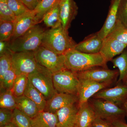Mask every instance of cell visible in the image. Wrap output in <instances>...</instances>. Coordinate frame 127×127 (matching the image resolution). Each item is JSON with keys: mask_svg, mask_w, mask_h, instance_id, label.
Instances as JSON below:
<instances>
[{"mask_svg": "<svg viewBox=\"0 0 127 127\" xmlns=\"http://www.w3.org/2000/svg\"><path fill=\"white\" fill-rule=\"evenodd\" d=\"M117 20L127 27V0H121L119 7Z\"/></svg>", "mask_w": 127, "mask_h": 127, "instance_id": "obj_35", "label": "cell"}, {"mask_svg": "<svg viewBox=\"0 0 127 127\" xmlns=\"http://www.w3.org/2000/svg\"><path fill=\"white\" fill-rule=\"evenodd\" d=\"M12 53L10 51L0 55V81L5 73L12 68Z\"/></svg>", "mask_w": 127, "mask_h": 127, "instance_id": "obj_32", "label": "cell"}, {"mask_svg": "<svg viewBox=\"0 0 127 127\" xmlns=\"http://www.w3.org/2000/svg\"><path fill=\"white\" fill-rule=\"evenodd\" d=\"M12 67L16 76L30 73L46 69L37 62L33 52H13Z\"/></svg>", "mask_w": 127, "mask_h": 127, "instance_id": "obj_5", "label": "cell"}, {"mask_svg": "<svg viewBox=\"0 0 127 127\" xmlns=\"http://www.w3.org/2000/svg\"><path fill=\"white\" fill-rule=\"evenodd\" d=\"M12 122L17 127H32L31 118L17 108L13 110Z\"/></svg>", "mask_w": 127, "mask_h": 127, "instance_id": "obj_29", "label": "cell"}, {"mask_svg": "<svg viewBox=\"0 0 127 127\" xmlns=\"http://www.w3.org/2000/svg\"><path fill=\"white\" fill-rule=\"evenodd\" d=\"M107 36L116 39L127 45V27L117 20Z\"/></svg>", "mask_w": 127, "mask_h": 127, "instance_id": "obj_27", "label": "cell"}, {"mask_svg": "<svg viewBox=\"0 0 127 127\" xmlns=\"http://www.w3.org/2000/svg\"><path fill=\"white\" fill-rule=\"evenodd\" d=\"M52 74L50 71L45 69L34 72L28 75L29 81L47 100L57 93L53 86Z\"/></svg>", "mask_w": 127, "mask_h": 127, "instance_id": "obj_8", "label": "cell"}, {"mask_svg": "<svg viewBox=\"0 0 127 127\" xmlns=\"http://www.w3.org/2000/svg\"><path fill=\"white\" fill-rule=\"evenodd\" d=\"M17 127L15 124L12 122L10 123L9 124H7V125H5L3 127Z\"/></svg>", "mask_w": 127, "mask_h": 127, "instance_id": "obj_42", "label": "cell"}, {"mask_svg": "<svg viewBox=\"0 0 127 127\" xmlns=\"http://www.w3.org/2000/svg\"><path fill=\"white\" fill-rule=\"evenodd\" d=\"M46 27L50 28H55L62 25L59 16V4L45 14L42 18Z\"/></svg>", "mask_w": 127, "mask_h": 127, "instance_id": "obj_24", "label": "cell"}, {"mask_svg": "<svg viewBox=\"0 0 127 127\" xmlns=\"http://www.w3.org/2000/svg\"><path fill=\"white\" fill-rule=\"evenodd\" d=\"M124 83V84H127V79H126V80H125V81L124 82V83Z\"/></svg>", "mask_w": 127, "mask_h": 127, "instance_id": "obj_44", "label": "cell"}, {"mask_svg": "<svg viewBox=\"0 0 127 127\" xmlns=\"http://www.w3.org/2000/svg\"><path fill=\"white\" fill-rule=\"evenodd\" d=\"M78 101L77 95L57 92L49 100H47L44 111L56 113L62 108L75 104L78 102Z\"/></svg>", "mask_w": 127, "mask_h": 127, "instance_id": "obj_14", "label": "cell"}, {"mask_svg": "<svg viewBox=\"0 0 127 127\" xmlns=\"http://www.w3.org/2000/svg\"><path fill=\"white\" fill-rule=\"evenodd\" d=\"M127 47V45L116 39L107 36L103 39L102 47L99 53L107 63L111 61L113 58L121 54Z\"/></svg>", "mask_w": 127, "mask_h": 127, "instance_id": "obj_15", "label": "cell"}, {"mask_svg": "<svg viewBox=\"0 0 127 127\" xmlns=\"http://www.w3.org/2000/svg\"><path fill=\"white\" fill-rule=\"evenodd\" d=\"M43 0H21L29 10H33Z\"/></svg>", "mask_w": 127, "mask_h": 127, "instance_id": "obj_37", "label": "cell"}, {"mask_svg": "<svg viewBox=\"0 0 127 127\" xmlns=\"http://www.w3.org/2000/svg\"><path fill=\"white\" fill-rule=\"evenodd\" d=\"M121 0H111L108 14L101 29L97 33L98 36L104 39L113 29L117 21L118 13Z\"/></svg>", "mask_w": 127, "mask_h": 127, "instance_id": "obj_18", "label": "cell"}, {"mask_svg": "<svg viewBox=\"0 0 127 127\" xmlns=\"http://www.w3.org/2000/svg\"><path fill=\"white\" fill-rule=\"evenodd\" d=\"M61 0H43L34 10L39 23L42 21L43 16L47 13L58 4Z\"/></svg>", "mask_w": 127, "mask_h": 127, "instance_id": "obj_26", "label": "cell"}, {"mask_svg": "<svg viewBox=\"0 0 127 127\" xmlns=\"http://www.w3.org/2000/svg\"><path fill=\"white\" fill-rule=\"evenodd\" d=\"M119 56L113 58L111 62L114 66L118 68L119 72V77L117 83H123L127 78V48Z\"/></svg>", "mask_w": 127, "mask_h": 127, "instance_id": "obj_23", "label": "cell"}, {"mask_svg": "<svg viewBox=\"0 0 127 127\" xmlns=\"http://www.w3.org/2000/svg\"><path fill=\"white\" fill-rule=\"evenodd\" d=\"M0 108L12 111L16 108V97L12 90L0 89Z\"/></svg>", "mask_w": 127, "mask_h": 127, "instance_id": "obj_25", "label": "cell"}, {"mask_svg": "<svg viewBox=\"0 0 127 127\" xmlns=\"http://www.w3.org/2000/svg\"><path fill=\"white\" fill-rule=\"evenodd\" d=\"M7 3L16 17L20 16L30 10L21 0H8Z\"/></svg>", "mask_w": 127, "mask_h": 127, "instance_id": "obj_33", "label": "cell"}, {"mask_svg": "<svg viewBox=\"0 0 127 127\" xmlns=\"http://www.w3.org/2000/svg\"><path fill=\"white\" fill-rule=\"evenodd\" d=\"M66 68L74 72L96 67L107 68V63L100 53L88 54L73 49L64 54Z\"/></svg>", "mask_w": 127, "mask_h": 127, "instance_id": "obj_1", "label": "cell"}, {"mask_svg": "<svg viewBox=\"0 0 127 127\" xmlns=\"http://www.w3.org/2000/svg\"><path fill=\"white\" fill-rule=\"evenodd\" d=\"M96 117L107 121L124 119L125 112L119 105L101 99L93 98L88 101Z\"/></svg>", "mask_w": 127, "mask_h": 127, "instance_id": "obj_6", "label": "cell"}, {"mask_svg": "<svg viewBox=\"0 0 127 127\" xmlns=\"http://www.w3.org/2000/svg\"><path fill=\"white\" fill-rule=\"evenodd\" d=\"M76 73L79 79H87L100 83H112L119 75V70H111L99 67Z\"/></svg>", "mask_w": 127, "mask_h": 127, "instance_id": "obj_9", "label": "cell"}, {"mask_svg": "<svg viewBox=\"0 0 127 127\" xmlns=\"http://www.w3.org/2000/svg\"><path fill=\"white\" fill-rule=\"evenodd\" d=\"M14 23V34L10 41L23 35L39 23L34 10H30L25 14L16 17Z\"/></svg>", "mask_w": 127, "mask_h": 127, "instance_id": "obj_12", "label": "cell"}, {"mask_svg": "<svg viewBox=\"0 0 127 127\" xmlns=\"http://www.w3.org/2000/svg\"><path fill=\"white\" fill-rule=\"evenodd\" d=\"M24 95L36 103L39 111H44L46 107L47 100L40 92L33 86L29 79Z\"/></svg>", "mask_w": 127, "mask_h": 127, "instance_id": "obj_22", "label": "cell"}, {"mask_svg": "<svg viewBox=\"0 0 127 127\" xmlns=\"http://www.w3.org/2000/svg\"><path fill=\"white\" fill-rule=\"evenodd\" d=\"M52 78L53 86L58 93L78 96L79 79L76 73L65 68L52 73Z\"/></svg>", "mask_w": 127, "mask_h": 127, "instance_id": "obj_4", "label": "cell"}, {"mask_svg": "<svg viewBox=\"0 0 127 127\" xmlns=\"http://www.w3.org/2000/svg\"><path fill=\"white\" fill-rule=\"evenodd\" d=\"M33 52L37 63L52 73L66 68L64 55H58L41 46Z\"/></svg>", "mask_w": 127, "mask_h": 127, "instance_id": "obj_7", "label": "cell"}, {"mask_svg": "<svg viewBox=\"0 0 127 127\" xmlns=\"http://www.w3.org/2000/svg\"><path fill=\"white\" fill-rule=\"evenodd\" d=\"M103 39L98 36L97 32L87 37L77 44L74 50L88 54L99 53L102 47Z\"/></svg>", "mask_w": 127, "mask_h": 127, "instance_id": "obj_16", "label": "cell"}, {"mask_svg": "<svg viewBox=\"0 0 127 127\" xmlns=\"http://www.w3.org/2000/svg\"><path fill=\"white\" fill-rule=\"evenodd\" d=\"M10 51V41H0V55Z\"/></svg>", "mask_w": 127, "mask_h": 127, "instance_id": "obj_40", "label": "cell"}, {"mask_svg": "<svg viewBox=\"0 0 127 127\" xmlns=\"http://www.w3.org/2000/svg\"><path fill=\"white\" fill-rule=\"evenodd\" d=\"M28 81L27 75L22 74L16 76L12 90L16 97H18L24 95Z\"/></svg>", "mask_w": 127, "mask_h": 127, "instance_id": "obj_28", "label": "cell"}, {"mask_svg": "<svg viewBox=\"0 0 127 127\" xmlns=\"http://www.w3.org/2000/svg\"><path fill=\"white\" fill-rule=\"evenodd\" d=\"M16 17L7 2H0V21L14 22Z\"/></svg>", "mask_w": 127, "mask_h": 127, "instance_id": "obj_34", "label": "cell"}, {"mask_svg": "<svg viewBox=\"0 0 127 127\" xmlns=\"http://www.w3.org/2000/svg\"><path fill=\"white\" fill-rule=\"evenodd\" d=\"M58 122L56 113L44 111H39L35 117L31 119L32 127H57Z\"/></svg>", "mask_w": 127, "mask_h": 127, "instance_id": "obj_20", "label": "cell"}, {"mask_svg": "<svg viewBox=\"0 0 127 127\" xmlns=\"http://www.w3.org/2000/svg\"><path fill=\"white\" fill-rule=\"evenodd\" d=\"M77 43L68 35L62 25L45 30L41 46L58 55H64L75 48Z\"/></svg>", "mask_w": 127, "mask_h": 127, "instance_id": "obj_2", "label": "cell"}, {"mask_svg": "<svg viewBox=\"0 0 127 127\" xmlns=\"http://www.w3.org/2000/svg\"><path fill=\"white\" fill-rule=\"evenodd\" d=\"M107 121L111 127H127V124L124 121V119H116Z\"/></svg>", "mask_w": 127, "mask_h": 127, "instance_id": "obj_39", "label": "cell"}, {"mask_svg": "<svg viewBox=\"0 0 127 127\" xmlns=\"http://www.w3.org/2000/svg\"><path fill=\"white\" fill-rule=\"evenodd\" d=\"M59 16L62 26L68 31L71 23L78 12V6L74 0H61L59 3Z\"/></svg>", "mask_w": 127, "mask_h": 127, "instance_id": "obj_13", "label": "cell"}, {"mask_svg": "<svg viewBox=\"0 0 127 127\" xmlns=\"http://www.w3.org/2000/svg\"><path fill=\"white\" fill-rule=\"evenodd\" d=\"M45 30L37 24L25 34L10 41V48L13 52H34L41 45Z\"/></svg>", "mask_w": 127, "mask_h": 127, "instance_id": "obj_3", "label": "cell"}, {"mask_svg": "<svg viewBox=\"0 0 127 127\" xmlns=\"http://www.w3.org/2000/svg\"><path fill=\"white\" fill-rule=\"evenodd\" d=\"M78 107L75 127H92L96 116L88 101Z\"/></svg>", "mask_w": 127, "mask_h": 127, "instance_id": "obj_19", "label": "cell"}, {"mask_svg": "<svg viewBox=\"0 0 127 127\" xmlns=\"http://www.w3.org/2000/svg\"><path fill=\"white\" fill-rule=\"evenodd\" d=\"M121 107L125 111V116H127V98L123 103L121 105Z\"/></svg>", "mask_w": 127, "mask_h": 127, "instance_id": "obj_41", "label": "cell"}, {"mask_svg": "<svg viewBox=\"0 0 127 127\" xmlns=\"http://www.w3.org/2000/svg\"><path fill=\"white\" fill-rule=\"evenodd\" d=\"M92 127H111L109 122L98 117H96Z\"/></svg>", "mask_w": 127, "mask_h": 127, "instance_id": "obj_38", "label": "cell"}, {"mask_svg": "<svg viewBox=\"0 0 127 127\" xmlns=\"http://www.w3.org/2000/svg\"><path fill=\"white\" fill-rule=\"evenodd\" d=\"M13 111L5 108L0 109V127L12 122Z\"/></svg>", "mask_w": 127, "mask_h": 127, "instance_id": "obj_36", "label": "cell"}, {"mask_svg": "<svg viewBox=\"0 0 127 127\" xmlns=\"http://www.w3.org/2000/svg\"><path fill=\"white\" fill-rule=\"evenodd\" d=\"M78 107L87 102L89 98L101 90L111 86L110 83H100L85 79H79Z\"/></svg>", "mask_w": 127, "mask_h": 127, "instance_id": "obj_10", "label": "cell"}, {"mask_svg": "<svg viewBox=\"0 0 127 127\" xmlns=\"http://www.w3.org/2000/svg\"><path fill=\"white\" fill-rule=\"evenodd\" d=\"M8 0H0V2H7Z\"/></svg>", "mask_w": 127, "mask_h": 127, "instance_id": "obj_43", "label": "cell"}, {"mask_svg": "<svg viewBox=\"0 0 127 127\" xmlns=\"http://www.w3.org/2000/svg\"><path fill=\"white\" fill-rule=\"evenodd\" d=\"M16 108L23 112L31 118L38 114L39 110L36 104L32 100L25 95L16 97Z\"/></svg>", "mask_w": 127, "mask_h": 127, "instance_id": "obj_21", "label": "cell"}, {"mask_svg": "<svg viewBox=\"0 0 127 127\" xmlns=\"http://www.w3.org/2000/svg\"><path fill=\"white\" fill-rule=\"evenodd\" d=\"M78 107L75 104L63 107L56 112L58 117L57 127H75Z\"/></svg>", "mask_w": 127, "mask_h": 127, "instance_id": "obj_17", "label": "cell"}, {"mask_svg": "<svg viewBox=\"0 0 127 127\" xmlns=\"http://www.w3.org/2000/svg\"><path fill=\"white\" fill-rule=\"evenodd\" d=\"M93 97L109 101L121 106L127 98V85L119 83L114 87L104 89L98 92Z\"/></svg>", "mask_w": 127, "mask_h": 127, "instance_id": "obj_11", "label": "cell"}, {"mask_svg": "<svg viewBox=\"0 0 127 127\" xmlns=\"http://www.w3.org/2000/svg\"><path fill=\"white\" fill-rule=\"evenodd\" d=\"M16 76L15 73L12 67L8 70L0 81V89L12 90Z\"/></svg>", "mask_w": 127, "mask_h": 127, "instance_id": "obj_31", "label": "cell"}, {"mask_svg": "<svg viewBox=\"0 0 127 127\" xmlns=\"http://www.w3.org/2000/svg\"><path fill=\"white\" fill-rule=\"evenodd\" d=\"M14 30V22L0 21V41H10Z\"/></svg>", "mask_w": 127, "mask_h": 127, "instance_id": "obj_30", "label": "cell"}]
</instances>
